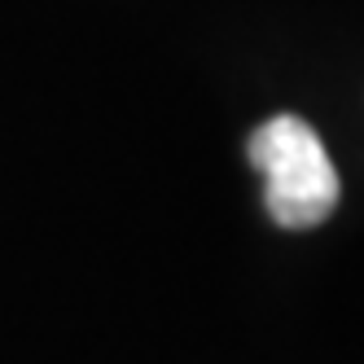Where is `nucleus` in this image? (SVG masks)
Listing matches in <instances>:
<instances>
[{
  "instance_id": "1",
  "label": "nucleus",
  "mask_w": 364,
  "mask_h": 364,
  "mask_svg": "<svg viewBox=\"0 0 364 364\" xmlns=\"http://www.w3.org/2000/svg\"><path fill=\"white\" fill-rule=\"evenodd\" d=\"M250 163L264 171L268 215L281 228H316L338 206V171L316 127L299 114H277L250 136Z\"/></svg>"
}]
</instances>
